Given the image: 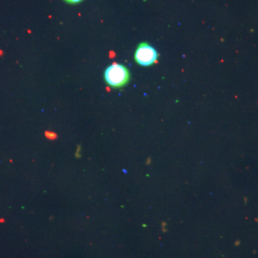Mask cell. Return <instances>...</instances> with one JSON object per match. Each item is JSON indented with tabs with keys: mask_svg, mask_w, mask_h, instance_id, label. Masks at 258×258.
I'll return each mask as SVG.
<instances>
[{
	"mask_svg": "<svg viewBox=\"0 0 258 258\" xmlns=\"http://www.w3.org/2000/svg\"><path fill=\"white\" fill-rule=\"evenodd\" d=\"M130 78L128 69L123 64H111L104 72L105 81L112 88L123 87L130 81Z\"/></svg>",
	"mask_w": 258,
	"mask_h": 258,
	"instance_id": "obj_1",
	"label": "cell"
},
{
	"mask_svg": "<svg viewBox=\"0 0 258 258\" xmlns=\"http://www.w3.org/2000/svg\"><path fill=\"white\" fill-rule=\"evenodd\" d=\"M159 57V54L149 44L142 42L139 44L134 54L136 62L144 67H148L155 63Z\"/></svg>",
	"mask_w": 258,
	"mask_h": 258,
	"instance_id": "obj_2",
	"label": "cell"
},
{
	"mask_svg": "<svg viewBox=\"0 0 258 258\" xmlns=\"http://www.w3.org/2000/svg\"><path fill=\"white\" fill-rule=\"evenodd\" d=\"M45 136L48 139H50V140H55V139H57V136L56 135L54 132H47L45 133Z\"/></svg>",
	"mask_w": 258,
	"mask_h": 258,
	"instance_id": "obj_3",
	"label": "cell"
},
{
	"mask_svg": "<svg viewBox=\"0 0 258 258\" xmlns=\"http://www.w3.org/2000/svg\"><path fill=\"white\" fill-rule=\"evenodd\" d=\"M66 3H69V4L71 5H76L79 4L81 2H83V0H64Z\"/></svg>",
	"mask_w": 258,
	"mask_h": 258,
	"instance_id": "obj_4",
	"label": "cell"
},
{
	"mask_svg": "<svg viewBox=\"0 0 258 258\" xmlns=\"http://www.w3.org/2000/svg\"><path fill=\"white\" fill-rule=\"evenodd\" d=\"M81 147H80V146H79V147H78L77 151H76V154H75V155H76V157L78 158V159H79V158L81 157Z\"/></svg>",
	"mask_w": 258,
	"mask_h": 258,
	"instance_id": "obj_5",
	"label": "cell"
},
{
	"mask_svg": "<svg viewBox=\"0 0 258 258\" xmlns=\"http://www.w3.org/2000/svg\"><path fill=\"white\" fill-rule=\"evenodd\" d=\"M5 222V220L4 218L0 219V222H1V223H3V222Z\"/></svg>",
	"mask_w": 258,
	"mask_h": 258,
	"instance_id": "obj_6",
	"label": "cell"
},
{
	"mask_svg": "<svg viewBox=\"0 0 258 258\" xmlns=\"http://www.w3.org/2000/svg\"><path fill=\"white\" fill-rule=\"evenodd\" d=\"M150 163H151L150 159H148V160L147 161V164H150Z\"/></svg>",
	"mask_w": 258,
	"mask_h": 258,
	"instance_id": "obj_7",
	"label": "cell"
}]
</instances>
